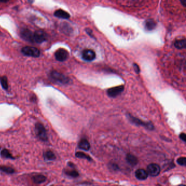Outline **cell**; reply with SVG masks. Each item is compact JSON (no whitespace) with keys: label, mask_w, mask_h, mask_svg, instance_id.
<instances>
[{"label":"cell","mask_w":186,"mask_h":186,"mask_svg":"<svg viewBox=\"0 0 186 186\" xmlns=\"http://www.w3.org/2000/svg\"><path fill=\"white\" fill-rule=\"evenodd\" d=\"M124 86L123 85L114 87L108 90L107 94L109 96L115 98L117 96H118L119 94H120L124 91Z\"/></svg>","instance_id":"8"},{"label":"cell","mask_w":186,"mask_h":186,"mask_svg":"<svg viewBox=\"0 0 186 186\" xmlns=\"http://www.w3.org/2000/svg\"><path fill=\"white\" fill-rule=\"evenodd\" d=\"M22 53L25 55L33 57H38L41 55L40 50L33 46H25L21 49Z\"/></svg>","instance_id":"2"},{"label":"cell","mask_w":186,"mask_h":186,"mask_svg":"<svg viewBox=\"0 0 186 186\" xmlns=\"http://www.w3.org/2000/svg\"><path fill=\"white\" fill-rule=\"evenodd\" d=\"M46 180V177L42 175H38L33 177V181L36 184H41L45 182Z\"/></svg>","instance_id":"15"},{"label":"cell","mask_w":186,"mask_h":186,"mask_svg":"<svg viewBox=\"0 0 186 186\" xmlns=\"http://www.w3.org/2000/svg\"><path fill=\"white\" fill-rule=\"evenodd\" d=\"M147 172L148 175L152 177L158 176L161 172L160 166L157 164H150L147 166Z\"/></svg>","instance_id":"6"},{"label":"cell","mask_w":186,"mask_h":186,"mask_svg":"<svg viewBox=\"0 0 186 186\" xmlns=\"http://www.w3.org/2000/svg\"><path fill=\"white\" fill-rule=\"evenodd\" d=\"M68 56H69L68 52L64 49H59V50H57L55 53L56 59L60 62H63L65 61L68 59Z\"/></svg>","instance_id":"5"},{"label":"cell","mask_w":186,"mask_h":186,"mask_svg":"<svg viewBox=\"0 0 186 186\" xmlns=\"http://www.w3.org/2000/svg\"><path fill=\"white\" fill-rule=\"evenodd\" d=\"M0 170L8 174H12L15 172L14 169L7 166H0Z\"/></svg>","instance_id":"20"},{"label":"cell","mask_w":186,"mask_h":186,"mask_svg":"<svg viewBox=\"0 0 186 186\" xmlns=\"http://www.w3.org/2000/svg\"><path fill=\"white\" fill-rule=\"evenodd\" d=\"M9 0H0V2H2V3H6L8 2Z\"/></svg>","instance_id":"28"},{"label":"cell","mask_w":186,"mask_h":186,"mask_svg":"<svg viewBox=\"0 0 186 186\" xmlns=\"http://www.w3.org/2000/svg\"><path fill=\"white\" fill-rule=\"evenodd\" d=\"M79 147L84 151H88L90 150V144L86 139H83L80 140L79 143Z\"/></svg>","instance_id":"14"},{"label":"cell","mask_w":186,"mask_h":186,"mask_svg":"<svg viewBox=\"0 0 186 186\" xmlns=\"http://www.w3.org/2000/svg\"><path fill=\"white\" fill-rule=\"evenodd\" d=\"M50 76L52 79L62 84H67L69 83L70 80L67 76L55 70L52 71Z\"/></svg>","instance_id":"3"},{"label":"cell","mask_w":186,"mask_h":186,"mask_svg":"<svg viewBox=\"0 0 186 186\" xmlns=\"http://www.w3.org/2000/svg\"><path fill=\"white\" fill-rule=\"evenodd\" d=\"M134 68L135 71L137 73H139L140 72V69L139 68V66L136 64L134 65Z\"/></svg>","instance_id":"26"},{"label":"cell","mask_w":186,"mask_h":186,"mask_svg":"<svg viewBox=\"0 0 186 186\" xmlns=\"http://www.w3.org/2000/svg\"><path fill=\"white\" fill-rule=\"evenodd\" d=\"M76 157L79 158L86 159L87 160L91 161L92 159L88 155H86L85 153L82 152H78L76 153Z\"/></svg>","instance_id":"21"},{"label":"cell","mask_w":186,"mask_h":186,"mask_svg":"<svg viewBox=\"0 0 186 186\" xmlns=\"http://www.w3.org/2000/svg\"><path fill=\"white\" fill-rule=\"evenodd\" d=\"M179 138L184 141V142H186V135L185 133H181V134L179 135Z\"/></svg>","instance_id":"25"},{"label":"cell","mask_w":186,"mask_h":186,"mask_svg":"<svg viewBox=\"0 0 186 186\" xmlns=\"http://www.w3.org/2000/svg\"><path fill=\"white\" fill-rule=\"evenodd\" d=\"M135 177L139 180H145L148 177V173L144 169H140L137 170L135 173Z\"/></svg>","instance_id":"11"},{"label":"cell","mask_w":186,"mask_h":186,"mask_svg":"<svg viewBox=\"0 0 186 186\" xmlns=\"http://www.w3.org/2000/svg\"><path fill=\"white\" fill-rule=\"evenodd\" d=\"M181 1V3L182 4L183 7H186V0H180Z\"/></svg>","instance_id":"27"},{"label":"cell","mask_w":186,"mask_h":186,"mask_svg":"<svg viewBox=\"0 0 186 186\" xmlns=\"http://www.w3.org/2000/svg\"><path fill=\"white\" fill-rule=\"evenodd\" d=\"M156 26L155 21L152 19H148L146 21L145 26L148 30H152L155 28Z\"/></svg>","instance_id":"17"},{"label":"cell","mask_w":186,"mask_h":186,"mask_svg":"<svg viewBox=\"0 0 186 186\" xmlns=\"http://www.w3.org/2000/svg\"><path fill=\"white\" fill-rule=\"evenodd\" d=\"M175 46L176 48L179 49H182L186 48V41L185 39H179L178 41H176L174 43Z\"/></svg>","instance_id":"16"},{"label":"cell","mask_w":186,"mask_h":186,"mask_svg":"<svg viewBox=\"0 0 186 186\" xmlns=\"http://www.w3.org/2000/svg\"><path fill=\"white\" fill-rule=\"evenodd\" d=\"M21 38L26 41L33 43V32L27 28H23L20 31Z\"/></svg>","instance_id":"9"},{"label":"cell","mask_w":186,"mask_h":186,"mask_svg":"<svg viewBox=\"0 0 186 186\" xmlns=\"http://www.w3.org/2000/svg\"><path fill=\"white\" fill-rule=\"evenodd\" d=\"M44 157L46 159L49 161H53L56 159L55 155L53 152L48 151L44 153Z\"/></svg>","instance_id":"18"},{"label":"cell","mask_w":186,"mask_h":186,"mask_svg":"<svg viewBox=\"0 0 186 186\" xmlns=\"http://www.w3.org/2000/svg\"><path fill=\"white\" fill-rule=\"evenodd\" d=\"M83 59L87 61H93L96 57V54L92 50L86 49L83 52L82 54Z\"/></svg>","instance_id":"10"},{"label":"cell","mask_w":186,"mask_h":186,"mask_svg":"<svg viewBox=\"0 0 186 186\" xmlns=\"http://www.w3.org/2000/svg\"><path fill=\"white\" fill-rule=\"evenodd\" d=\"M128 117L129 118V120L133 122V124H137V125H140V126H144L146 128L150 129H151L152 130L154 127L151 123H148V122H143V121H141V120H140L139 119H138L137 118H135V117H133V116H131L130 114L128 115Z\"/></svg>","instance_id":"7"},{"label":"cell","mask_w":186,"mask_h":186,"mask_svg":"<svg viewBox=\"0 0 186 186\" xmlns=\"http://www.w3.org/2000/svg\"><path fill=\"white\" fill-rule=\"evenodd\" d=\"M0 83L1 84V86L4 90H7L8 89V80L6 76L0 77Z\"/></svg>","instance_id":"19"},{"label":"cell","mask_w":186,"mask_h":186,"mask_svg":"<svg viewBox=\"0 0 186 186\" xmlns=\"http://www.w3.org/2000/svg\"><path fill=\"white\" fill-rule=\"evenodd\" d=\"M65 173L66 175H67L68 176H70L72 177H76L79 176V173L74 169L71 170H67L65 171Z\"/></svg>","instance_id":"23"},{"label":"cell","mask_w":186,"mask_h":186,"mask_svg":"<svg viewBox=\"0 0 186 186\" xmlns=\"http://www.w3.org/2000/svg\"><path fill=\"white\" fill-rule=\"evenodd\" d=\"M1 155H2V157H3L4 158H5L12 159H14L13 155H12V154L10 153V152L7 149H4L1 151Z\"/></svg>","instance_id":"22"},{"label":"cell","mask_w":186,"mask_h":186,"mask_svg":"<svg viewBox=\"0 0 186 186\" xmlns=\"http://www.w3.org/2000/svg\"><path fill=\"white\" fill-rule=\"evenodd\" d=\"M48 35L44 31L38 30L33 32V43H41L47 39Z\"/></svg>","instance_id":"4"},{"label":"cell","mask_w":186,"mask_h":186,"mask_svg":"<svg viewBox=\"0 0 186 186\" xmlns=\"http://www.w3.org/2000/svg\"><path fill=\"white\" fill-rule=\"evenodd\" d=\"M177 163L180 166H185L186 164V158L185 157H180L177 159Z\"/></svg>","instance_id":"24"},{"label":"cell","mask_w":186,"mask_h":186,"mask_svg":"<svg viewBox=\"0 0 186 186\" xmlns=\"http://www.w3.org/2000/svg\"><path fill=\"white\" fill-rule=\"evenodd\" d=\"M35 129L36 134L41 141H47L48 140L47 132L43 124L41 123H37L35 125Z\"/></svg>","instance_id":"1"},{"label":"cell","mask_w":186,"mask_h":186,"mask_svg":"<svg viewBox=\"0 0 186 186\" xmlns=\"http://www.w3.org/2000/svg\"><path fill=\"white\" fill-rule=\"evenodd\" d=\"M126 161L128 164L132 166H136L138 162L137 158L132 154H128L126 156Z\"/></svg>","instance_id":"13"},{"label":"cell","mask_w":186,"mask_h":186,"mask_svg":"<svg viewBox=\"0 0 186 186\" xmlns=\"http://www.w3.org/2000/svg\"><path fill=\"white\" fill-rule=\"evenodd\" d=\"M54 15L56 17L62 18V19H69L70 17V15L67 12L62 9L56 10L54 13Z\"/></svg>","instance_id":"12"}]
</instances>
